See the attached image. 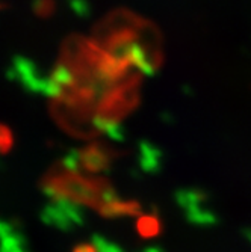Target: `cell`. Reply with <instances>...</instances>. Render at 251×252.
I'll use <instances>...</instances> for the list:
<instances>
[{
  "instance_id": "cell-1",
  "label": "cell",
  "mask_w": 251,
  "mask_h": 252,
  "mask_svg": "<svg viewBox=\"0 0 251 252\" xmlns=\"http://www.w3.org/2000/svg\"><path fill=\"white\" fill-rule=\"evenodd\" d=\"M140 86L141 73L135 71L129 74L121 83L112 86L102 95L97 112H96V126L103 130H112L117 127L118 121L136 107L140 101Z\"/></svg>"
}]
</instances>
